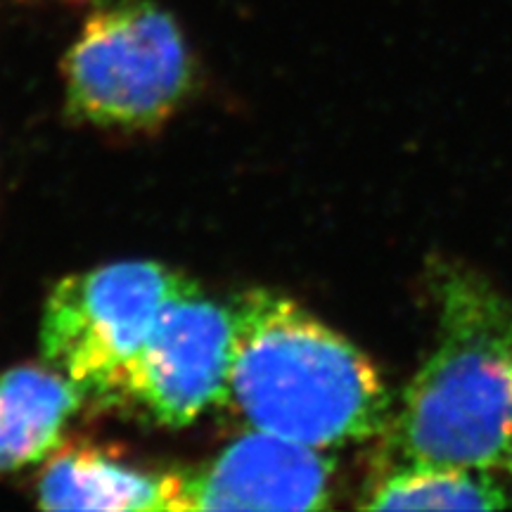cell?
Here are the masks:
<instances>
[{
    "label": "cell",
    "instance_id": "4",
    "mask_svg": "<svg viewBox=\"0 0 512 512\" xmlns=\"http://www.w3.org/2000/svg\"><path fill=\"white\" fill-rule=\"evenodd\" d=\"M188 285L157 261H117L60 280L41 318L48 366L86 396L110 399L159 311Z\"/></svg>",
    "mask_w": 512,
    "mask_h": 512
},
{
    "label": "cell",
    "instance_id": "9",
    "mask_svg": "<svg viewBox=\"0 0 512 512\" xmlns=\"http://www.w3.org/2000/svg\"><path fill=\"white\" fill-rule=\"evenodd\" d=\"M494 472L439 463H394L368 489L366 510H503L510 508Z\"/></svg>",
    "mask_w": 512,
    "mask_h": 512
},
{
    "label": "cell",
    "instance_id": "10",
    "mask_svg": "<svg viewBox=\"0 0 512 512\" xmlns=\"http://www.w3.org/2000/svg\"><path fill=\"white\" fill-rule=\"evenodd\" d=\"M510 475H512V470H510Z\"/></svg>",
    "mask_w": 512,
    "mask_h": 512
},
{
    "label": "cell",
    "instance_id": "6",
    "mask_svg": "<svg viewBox=\"0 0 512 512\" xmlns=\"http://www.w3.org/2000/svg\"><path fill=\"white\" fill-rule=\"evenodd\" d=\"M332 479L328 451L247 430L209 463L171 472V512L323 510Z\"/></svg>",
    "mask_w": 512,
    "mask_h": 512
},
{
    "label": "cell",
    "instance_id": "5",
    "mask_svg": "<svg viewBox=\"0 0 512 512\" xmlns=\"http://www.w3.org/2000/svg\"><path fill=\"white\" fill-rule=\"evenodd\" d=\"M230 361L233 311L190 283L159 311L110 401H126L162 427H185L223 403Z\"/></svg>",
    "mask_w": 512,
    "mask_h": 512
},
{
    "label": "cell",
    "instance_id": "8",
    "mask_svg": "<svg viewBox=\"0 0 512 512\" xmlns=\"http://www.w3.org/2000/svg\"><path fill=\"white\" fill-rule=\"evenodd\" d=\"M83 399L86 394L50 366L0 373V475L48 458Z\"/></svg>",
    "mask_w": 512,
    "mask_h": 512
},
{
    "label": "cell",
    "instance_id": "2",
    "mask_svg": "<svg viewBox=\"0 0 512 512\" xmlns=\"http://www.w3.org/2000/svg\"><path fill=\"white\" fill-rule=\"evenodd\" d=\"M387 427L394 463L512 470V302L494 285L439 280L437 344Z\"/></svg>",
    "mask_w": 512,
    "mask_h": 512
},
{
    "label": "cell",
    "instance_id": "7",
    "mask_svg": "<svg viewBox=\"0 0 512 512\" xmlns=\"http://www.w3.org/2000/svg\"><path fill=\"white\" fill-rule=\"evenodd\" d=\"M38 505L46 510L171 512V472L155 475L100 448L74 446L43 467Z\"/></svg>",
    "mask_w": 512,
    "mask_h": 512
},
{
    "label": "cell",
    "instance_id": "1",
    "mask_svg": "<svg viewBox=\"0 0 512 512\" xmlns=\"http://www.w3.org/2000/svg\"><path fill=\"white\" fill-rule=\"evenodd\" d=\"M230 311L233 361L223 403L247 430L320 451L387 430V384L347 337L271 290L240 294Z\"/></svg>",
    "mask_w": 512,
    "mask_h": 512
},
{
    "label": "cell",
    "instance_id": "3",
    "mask_svg": "<svg viewBox=\"0 0 512 512\" xmlns=\"http://www.w3.org/2000/svg\"><path fill=\"white\" fill-rule=\"evenodd\" d=\"M190 76L181 29L150 0H102L64 60L72 110L112 128L166 119L185 98Z\"/></svg>",
    "mask_w": 512,
    "mask_h": 512
}]
</instances>
